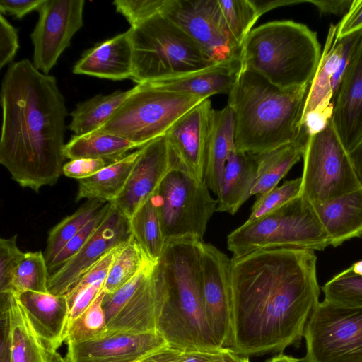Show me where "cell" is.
I'll list each match as a JSON object with an SVG mask.
<instances>
[{
  "instance_id": "cell-1",
  "label": "cell",
  "mask_w": 362,
  "mask_h": 362,
  "mask_svg": "<svg viewBox=\"0 0 362 362\" xmlns=\"http://www.w3.org/2000/svg\"><path fill=\"white\" fill-rule=\"evenodd\" d=\"M231 262L228 348L248 356L298 346L320 302L314 251L262 250Z\"/></svg>"
},
{
  "instance_id": "cell-2",
  "label": "cell",
  "mask_w": 362,
  "mask_h": 362,
  "mask_svg": "<svg viewBox=\"0 0 362 362\" xmlns=\"http://www.w3.org/2000/svg\"><path fill=\"white\" fill-rule=\"evenodd\" d=\"M0 163L22 187L38 192L62 173L65 100L54 76L28 59L13 63L1 83Z\"/></svg>"
},
{
  "instance_id": "cell-3",
  "label": "cell",
  "mask_w": 362,
  "mask_h": 362,
  "mask_svg": "<svg viewBox=\"0 0 362 362\" xmlns=\"http://www.w3.org/2000/svg\"><path fill=\"white\" fill-rule=\"evenodd\" d=\"M310 85L282 89L257 72L241 69L228 100L236 151L257 156L295 141Z\"/></svg>"
},
{
  "instance_id": "cell-4",
  "label": "cell",
  "mask_w": 362,
  "mask_h": 362,
  "mask_svg": "<svg viewBox=\"0 0 362 362\" xmlns=\"http://www.w3.org/2000/svg\"><path fill=\"white\" fill-rule=\"evenodd\" d=\"M203 240L182 238L165 243L160 259L165 294L157 331L182 351L220 349L205 317L202 300Z\"/></svg>"
},
{
  "instance_id": "cell-5",
  "label": "cell",
  "mask_w": 362,
  "mask_h": 362,
  "mask_svg": "<svg viewBox=\"0 0 362 362\" xmlns=\"http://www.w3.org/2000/svg\"><path fill=\"white\" fill-rule=\"evenodd\" d=\"M322 54L317 33L290 20L254 28L242 45L241 69L258 73L282 89L310 84Z\"/></svg>"
},
{
  "instance_id": "cell-6",
  "label": "cell",
  "mask_w": 362,
  "mask_h": 362,
  "mask_svg": "<svg viewBox=\"0 0 362 362\" xmlns=\"http://www.w3.org/2000/svg\"><path fill=\"white\" fill-rule=\"evenodd\" d=\"M130 28L133 46L131 79L137 84L168 80L216 65L162 13Z\"/></svg>"
},
{
  "instance_id": "cell-7",
  "label": "cell",
  "mask_w": 362,
  "mask_h": 362,
  "mask_svg": "<svg viewBox=\"0 0 362 362\" xmlns=\"http://www.w3.org/2000/svg\"><path fill=\"white\" fill-rule=\"evenodd\" d=\"M329 245L313 206L300 194L257 220L245 221L227 238L233 257L274 248L323 250Z\"/></svg>"
},
{
  "instance_id": "cell-8",
  "label": "cell",
  "mask_w": 362,
  "mask_h": 362,
  "mask_svg": "<svg viewBox=\"0 0 362 362\" xmlns=\"http://www.w3.org/2000/svg\"><path fill=\"white\" fill-rule=\"evenodd\" d=\"M99 129L121 136L139 148L163 136L185 114L206 100L170 91L155 82L139 83Z\"/></svg>"
},
{
  "instance_id": "cell-9",
  "label": "cell",
  "mask_w": 362,
  "mask_h": 362,
  "mask_svg": "<svg viewBox=\"0 0 362 362\" xmlns=\"http://www.w3.org/2000/svg\"><path fill=\"white\" fill-rule=\"evenodd\" d=\"M204 180L180 165L165 175L157 189V201L165 243L182 238L202 240L209 221L216 211V199Z\"/></svg>"
},
{
  "instance_id": "cell-10",
  "label": "cell",
  "mask_w": 362,
  "mask_h": 362,
  "mask_svg": "<svg viewBox=\"0 0 362 362\" xmlns=\"http://www.w3.org/2000/svg\"><path fill=\"white\" fill-rule=\"evenodd\" d=\"M303 158L300 195L312 205L362 187L332 119L309 135Z\"/></svg>"
},
{
  "instance_id": "cell-11",
  "label": "cell",
  "mask_w": 362,
  "mask_h": 362,
  "mask_svg": "<svg viewBox=\"0 0 362 362\" xmlns=\"http://www.w3.org/2000/svg\"><path fill=\"white\" fill-rule=\"evenodd\" d=\"M303 338V362H362V307L319 302Z\"/></svg>"
},
{
  "instance_id": "cell-12",
  "label": "cell",
  "mask_w": 362,
  "mask_h": 362,
  "mask_svg": "<svg viewBox=\"0 0 362 362\" xmlns=\"http://www.w3.org/2000/svg\"><path fill=\"white\" fill-rule=\"evenodd\" d=\"M164 294L160 260L152 262L118 290L105 294L107 334L158 332Z\"/></svg>"
},
{
  "instance_id": "cell-13",
  "label": "cell",
  "mask_w": 362,
  "mask_h": 362,
  "mask_svg": "<svg viewBox=\"0 0 362 362\" xmlns=\"http://www.w3.org/2000/svg\"><path fill=\"white\" fill-rule=\"evenodd\" d=\"M161 13L216 64H241L242 46L231 34L218 0H167Z\"/></svg>"
},
{
  "instance_id": "cell-14",
  "label": "cell",
  "mask_w": 362,
  "mask_h": 362,
  "mask_svg": "<svg viewBox=\"0 0 362 362\" xmlns=\"http://www.w3.org/2000/svg\"><path fill=\"white\" fill-rule=\"evenodd\" d=\"M83 0H45L30 34L33 64L49 74L62 52L83 25Z\"/></svg>"
},
{
  "instance_id": "cell-15",
  "label": "cell",
  "mask_w": 362,
  "mask_h": 362,
  "mask_svg": "<svg viewBox=\"0 0 362 362\" xmlns=\"http://www.w3.org/2000/svg\"><path fill=\"white\" fill-rule=\"evenodd\" d=\"M202 269V300L207 325L219 347H229L231 259L214 245L203 242Z\"/></svg>"
},
{
  "instance_id": "cell-16",
  "label": "cell",
  "mask_w": 362,
  "mask_h": 362,
  "mask_svg": "<svg viewBox=\"0 0 362 362\" xmlns=\"http://www.w3.org/2000/svg\"><path fill=\"white\" fill-rule=\"evenodd\" d=\"M179 165L165 136L148 142L140 148L124 188L111 203L130 219L156 194L170 170Z\"/></svg>"
},
{
  "instance_id": "cell-17",
  "label": "cell",
  "mask_w": 362,
  "mask_h": 362,
  "mask_svg": "<svg viewBox=\"0 0 362 362\" xmlns=\"http://www.w3.org/2000/svg\"><path fill=\"white\" fill-rule=\"evenodd\" d=\"M131 236L129 219L112 204L107 216L83 247L49 275V292L65 296L89 268Z\"/></svg>"
},
{
  "instance_id": "cell-18",
  "label": "cell",
  "mask_w": 362,
  "mask_h": 362,
  "mask_svg": "<svg viewBox=\"0 0 362 362\" xmlns=\"http://www.w3.org/2000/svg\"><path fill=\"white\" fill-rule=\"evenodd\" d=\"M68 362H134L168 345L158 332L111 333L66 344Z\"/></svg>"
},
{
  "instance_id": "cell-19",
  "label": "cell",
  "mask_w": 362,
  "mask_h": 362,
  "mask_svg": "<svg viewBox=\"0 0 362 362\" xmlns=\"http://www.w3.org/2000/svg\"><path fill=\"white\" fill-rule=\"evenodd\" d=\"M0 362H47L46 348L18 297L0 293Z\"/></svg>"
},
{
  "instance_id": "cell-20",
  "label": "cell",
  "mask_w": 362,
  "mask_h": 362,
  "mask_svg": "<svg viewBox=\"0 0 362 362\" xmlns=\"http://www.w3.org/2000/svg\"><path fill=\"white\" fill-rule=\"evenodd\" d=\"M213 108L206 99L181 117L165 136L181 167L204 180V160Z\"/></svg>"
},
{
  "instance_id": "cell-21",
  "label": "cell",
  "mask_w": 362,
  "mask_h": 362,
  "mask_svg": "<svg viewBox=\"0 0 362 362\" xmlns=\"http://www.w3.org/2000/svg\"><path fill=\"white\" fill-rule=\"evenodd\" d=\"M332 104L333 125L349 152L358 143L362 132V37Z\"/></svg>"
},
{
  "instance_id": "cell-22",
  "label": "cell",
  "mask_w": 362,
  "mask_h": 362,
  "mask_svg": "<svg viewBox=\"0 0 362 362\" xmlns=\"http://www.w3.org/2000/svg\"><path fill=\"white\" fill-rule=\"evenodd\" d=\"M73 73L113 81L131 78L133 74L132 28L84 52L74 66Z\"/></svg>"
},
{
  "instance_id": "cell-23",
  "label": "cell",
  "mask_w": 362,
  "mask_h": 362,
  "mask_svg": "<svg viewBox=\"0 0 362 362\" xmlns=\"http://www.w3.org/2000/svg\"><path fill=\"white\" fill-rule=\"evenodd\" d=\"M17 297L46 349L57 351L65 341L69 324L65 296L29 291Z\"/></svg>"
},
{
  "instance_id": "cell-24",
  "label": "cell",
  "mask_w": 362,
  "mask_h": 362,
  "mask_svg": "<svg viewBox=\"0 0 362 362\" xmlns=\"http://www.w3.org/2000/svg\"><path fill=\"white\" fill-rule=\"evenodd\" d=\"M313 206L329 236V245L337 247L362 236V187Z\"/></svg>"
},
{
  "instance_id": "cell-25",
  "label": "cell",
  "mask_w": 362,
  "mask_h": 362,
  "mask_svg": "<svg viewBox=\"0 0 362 362\" xmlns=\"http://www.w3.org/2000/svg\"><path fill=\"white\" fill-rule=\"evenodd\" d=\"M234 115L229 105L213 109L207 141L204 180L208 188L218 195L226 163L235 151Z\"/></svg>"
},
{
  "instance_id": "cell-26",
  "label": "cell",
  "mask_w": 362,
  "mask_h": 362,
  "mask_svg": "<svg viewBox=\"0 0 362 362\" xmlns=\"http://www.w3.org/2000/svg\"><path fill=\"white\" fill-rule=\"evenodd\" d=\"M257 175V161L252 154L234 151L223 173L216 196V211L235 214L251 196Z\"/></svg>"
},
{
  "instance_id": "cell-27",
  "label": "cell",
  "mask_w": 362,
  "mask_h": 362,
  "mask_svg": "<svg viewBox=\"0 0 362 362\" xmlns=\"http://www.w3.org/2000/svg\"><path fill=\"white\" fill-rule=\"evenodd\" d=\"M336 28L332 23L329 26L319 64L310 85L302 119L313 112L332 115V82L340 65L343 50L341 39L335 35Z\"/></svg>"
},
{
  "instance_id": "cell-28",
  "label": "cell",
  "mask_w": 362,
  "mask_h": 362,
  "mask_svg": "<svg viewBox=\"0 0 362 362\" xmlns=\"http://www.w3.org/2000/svg\"><path fill=\"white\" fill-rule=\"evenodd\" d=\"M240 71L241 64H216L199 71L153 82L170 91L208 99L215 94H229Z\"/></svg>"
},
{
  "instance_id": "cell-29",
  "label": "cell",
  "mask_w": 362,
  "mask_h": 362,
  "mask_svg": "<svg viewBox=\"0 0 362 362\" xmlns=\"http://www.w3.org/2000/svg\"><path fill=\"white\" fill-rule=\"evenodd\" d=\"M309 133L302 126L298 138L267 153L255 156L257 161V175L250 195L266 193L276 187L291 168L303 157Z\"/></svg>"
},
{
  "instance_id": "cell-30",
  "label": "cell",
  "mask_w": 362,
  "mask_h": 362,
  "mask_svg": "<svg viewBox=\"0 0 362 362\" xmlns=\"http://www.w3.org/2000/svg\"><path fill=\"white\" fill-rule=\"evenodd\" d=\"M139 153L140 148L108 164L93 176L78 180L76 200L114 202L124 188Z\"/></svg>"
},
{
  "instance_id": "cell-31",
  "label": "cell",
  "mask_w": 362,
  "mask_h": 362,
  "mask_svg": "<svg viewBox=\"0 0 362 362\" xmlns=\"http://www.w3.org/2000/svg\"><path fill=\"white\" fill-rule=\"evenodd\" d=\"M136 148L139 147L132 141L98 129L83 135H73L64 146V154L70 160L79 158L103 159L111 163Z\"/></svg>"
},
{
  "instance_id": "cell-32",
  "label": "cell",
  "mask_w": 362,
  "mask_h": 362,
  "mask_svg": "<svg viewBox=\"0 0 362 362\" xmlns=\"http://www.w3.org/2000/svg\"><path fill=\"white\" fill-rule=\"evenodd\" d=\"M133 88L117 90L108 95L98 94L79 103L71 112L69 129L74 135H83L100 129L131 94Z\"/></svg>"
},
{
  "instance_id": "cell-33",
  "label": "cell",
  "mask_w": 362,
  "mask_h": 362,
  "mask_svg": "<svg viewBox=\"0 0 362 362\" xmlns=\"http://www.w3.org/2000/svg\"><path fill=\"white\" fill-rule=\"evenodd\" d=\"M132 234L153 261H159L165 245L155 194L129 219Z\"/></svg>"
},
{
  "instance_id": "cell-34",
  "label": "cell",
  "mask_w": 362,
  "mask_h": 362,
  "mask_svg": "<svg viewBox=\"0 0 362 362\" xmlns=\"http://www.w3.org/2000/svg\"><path fill=\"white\" fill-rule=\"evenodd\" d=\"M153 261L132 236L124 242L112 262L105 281V293H112Z\"/></svg>"
},
{
  "instance_id": "cell-35",
  "label": "cell",
  "mask_w": 362,
  "mask_h": 362,
  "mask_svg": "<svg viewBox=\"0 0 362 362\" xmlns=\"http://www.w3.org/2000/svg\"><path fill=\"white\" fill-rule=\"evenodd\" d=\"M105 203L107 202L96 199L87 200L74 214L52 228L45 252L47 266L64 246L98 213Z\"/></svg>"
},
{
  "instance_id": "cell-36",
  "label": "cell",
  "mask_w": 362,
  "mask_h": 362,
  "mask_svg": "<svg viewBox=\"0 0 362 362\" xmlns=\"http://www.w3.org/2000/svg\"><path fill=\"white\" fill-rule=\"evenodd\" d=\"M49 273L41 251L25 252L11 283V292L16 296L25 291L49 292Z\"/></svg>"
},
{
  "instance_id": "cell-37",
  "label": "cell",
  "mask_w": 362,
  "mask_h": 362,
  "mask_svg": "<svg viewBox=\"0 0 362 362\" xmlns=\"http://www.w3.org/2000/svg\"><path fill=\"white\" fill-rule=\"evenodd\" d=\"M105 294L103 291L79 317L69 325L64 341L66 344L98 339L107 333V320L103 306Z\"/></svg>"
},
{
  "instance_id": "cell-38",
  "label": "cell",
  "mask_w": 362,
  "mask_h": 362,
  "mask_svg": "<svg viewBox=\"0 0 362 362\" xmlns=\"http://www.w3.org/2000/svg\"><path fill=\"white\" fill-rule=\"evenodd\" d=\"M218 2L231 34L242 46L262 14L259 6L250 0H218Z\"/></svg>"
},
{
  "instance_id": "cell-39",
  "label": "cell",
  "mask_w": 362,
  "mask_h": 362,
  "mask_svg": "<svg viewBox=\"0 0 362 362\" xmlns=\"http://www.w3.org/2000/svg\"><path fill=\"white\" fill-rule=\"evenodd\" d=\"M325 300L349 307H362V276L349 267L329 280L322 288Z\"/></svg>"
},
{
  "instance_id": "cell-40",
  "label": "cell",
  "mask_w": 362,
  "mask_h": 362,
  "mask_svg": "<svg viewBox=\"0 0 362 362\" xmlns=\"http://www.w3.org/2000/svg\"><path fill=\"white\" fill-rule=\"evenodd\" d=\"M302 179L298 177L284 182L264 194L259 195L251 209L246 222L257 220L280 208L291 199L299 196L301 191Z\"/></svg>"
},
{
  "instance_id": "cell-41",
  "label": "cell",
  "mask_w": 362,
  "mask_h": 362,
  "mask_svg": "<svg viewBox=\"0 0 362 362\" xmlns=\"http://www.w3.org/2000/svg\"><path fill=\"white\" fill-rule=\"evenodd\" d=\"M111 206V202L105 203L98 213L64 246L54 260L47 266L49 275L78 253L104 221Z\"/></svg>"
},
{
  "instance_id": "cell-42",
  "label": "cell",
  "mask_w": 362,
  "mask_h": 362,
  "mask_svg": "<svg viewBox=\"0 0 362 362\" xmlns=\"http://www.w3.org/2000/svg\"><path fill=\"white\" fill-rule=\"evenodd\" d=\"M17 237L0 239V293L11 292L14 274L25 255L17 245Z\"/></svg>"
},
{
  "instance_id": "cell-43",
  "label": "cell",
  "mask_w": 362,
  "mask_h": 362,
  "mask_svg": "<svg viewBox=\"0 0 362 362\" xmlns=\"http://www.w3.org/2000/svg\"><path fill=\"white\" fill-rule=\"evenodd\" d=\"M167 0H116L113 1L117 12L127 20L131 27L150 17L161 13Z\"/></svg>"
},
{
  "instance_id": "cell-44",
  "label": "cell",
  "mask_w": 362,
  "mask_h": 362,
  "mask_svg": "<svg viewBox=\"0 0 362 362\" xmlns=\"http://www.w3.org/2000/svg\"><path fill=\"white\" fill-rule=\"evenodd\" d=\"M19 48L17 30L0 15V68L12 62Z\"/></svg>"
},
{
  "instance_id": "cell-45",
  "label": "cell",
  "mask_w": 362,
  "mask_h": 362,
  "mask_svg": "<svg viewBox=\"0 0 362 362\" xmlns=\"http://www.w3.org/2000/svg\"><path fill=\"white\" fill-rule=\"evenodd\" d=\"M105 281L93 284L79 293L66 296L69 306V325L79 317L104 291Z\"/></svg>"
},
{
  "instance_id": "cell-46",
  "label": "cell",
  "mask_w": 362,
  "mask_h": 362,
  "mask_svg": "<svg viewBox=\"0 0 362 362\" xmlns=\"http://www.w3.org/2000/svg\"><path fill=\"white\" fill-rule=\"evenodd\" d=\"M110 164L103 159L79 158L64 164L63 174L78 180L88 178Z\"/></svg>"
},
{
  "instance_id": "cell-47",
  "label": "cell",
  "mask_w": 362,
  "mask_h": 362,
  "mask_svg": "<svg viewBox=\"0 0 362 362\" xmlns=\"http://www.w3.org/2000/svg\"><path fill=\"white\" fill-rule=\"evenodd\" d=\"M336 37L342 38L362 31V0H353L347 13L336 25Z\"/></svg>"
},
{
  "instance_id": "cell-48",
  "label": "cell",
  "mask_w": 362,
  "mask_h": 362,
  "mask_svg": "<svg viewBox=\"0 0 362 362\" xmlns=\"http://www.w3.org/2000/svg\"><path fill=\"white\" fill-rule=\"evenodd\" d=\"M45 0H1V14H7L18 19L34 10H38Z\"/></svg>"
},
{
  "instance_id": "cell-49",
  "label": "cell",
  "mask_w": 362,
  "mask_h": 362,
  "mask_svg": "<svg viewBox=\"0 0 362 362\" xmlns=\"http://www.w3.org/2000/svg\"><path fill=\"white\" fill-rule=\"evenodd\" d=\"M353 0H308L321 14L342 15L349 11Z\"/></svg>"
},
{
  "instance_id": "cell-50",
  "label": "cell",
  "mask_w": 362,
  "mask_h": 362,
  "mask_svg": "<svg viewBox=\"0 0 362 362\" xmlns=\"http://www.w3.org/2000/svg\"><path fill=\"white\" fill-rule=\"evenodd\" d=\"M182 351L166 345L140 359L139 362H180Z\"/></svg>"
},
{
  "instance_id": "cell-51",
  "label": "cell",
  "mask_w": 362,
  "mask_h": 362,
  "mask_svg": "<svg viewBox=\"0 0 362 362\" xmlns=\"http://www.w3.org/2000/svg\"><path fill=\"white\" fill-rule=\"evenodd\" d=\"M214 362H250L247 356L235 353L228 347H222L213 352Z\"/></svg>"
},
{
  "instance_id": "cell-52",
  "label": "cell",
  "mask_w": 362,
  "mask_h": 362,
  "mask_svg": "<svg viewBox=\"0 0 362 362\" xmlns=\"http://www.w3.org/2000/svg\"><path fill=\"white\" fill-rule=\"evenodd\" d=\"M213 352L200 350L183 351L180 362H214Z\"/></svg>"
},
{
  "instance_id": "cell-53",
  "label": "cell",
  "mask_w": 362,
  "mask_h": 362,
  "mask_svg": "<svg viewBox=\"0 0 362 362\" xmlns=\"http://www.w3.org/2000/svg\"><path fill=\"white\" fill-rule=\"evenodd\" d=\"M349 155L358 179L362 185V140L349 151Z\"/></svg>"
},
{
  "instance_id": "cell-54",
  "label": "cell",
  "mask_w": 362,
  "mask_h": 362,
  "mask_svg": "<svg viewBox=\"0 0 362 362\" xmlns=\"http://www.w3.org/2000/svg\"><path fill=\"white\" fill-rule=\"evenodd\" d=\"M266 362H303L302 359L294 358L291 356L286 355L283 352L279 353L274 356L267 360Z\"/></svg>"
},
{
  "instance_id": "cell-55",
  "label": "cell",
  "mask_w": 362,
  "mask_h": 362,
  "mask_svg": "<svg viewBox=\"0 0 362 362\" xmlns=\"http://www.w3.org/2000/svg\"><path fill=\"white\" fill-rule=\"evenodd\" d=\"M47 362H68L57 351L46 349Z\"/></svg>"
},
{
  "instance_id": "cell-56",
  "label": "cell",
  "mask_w": 362,
  "mask_h": 362,
  "mask_svg": "<svg viewBox=\"0 0 362 362\" xmlns=\"http://www.w3.org/2000/svg\"><path fill=\"white\" fill-rule=\"evenodd\" d=\"M349 268L354 273L362 276V260L354 263Z\"/></svg>"
},
{
  "instance_id": "cell-57",
  "label": "cell",
  "mask_w": 362,
  "mask_h": 362,
  "mask_svg": "<svg viewBox=\"0 0 362 362\" xmlns=\"http://www.w3.org/2000/svg\"><path fill=\"white\" fill-rule=\"evenodd\" d=\"M361 140H362V132H361V138H360L359 141H360ZM359 141H358V142H359Z\"/></svg>"
},
{
  "instance_id": "cell-58",
  "label": "cell",
  "mask_w": 362,
  "mask_h": 362,
  "mask_svg": "<svg viewBox=\"0 0 362 362\" xmlns=\"http://www.w3.org/2000/svg\"><path fill=\"white\" fill-rule=\"evenodd\" d=\"M139 361H140V359H139V360H138V361H134V362H139Z\"/></svg>"
}]
</instances>
